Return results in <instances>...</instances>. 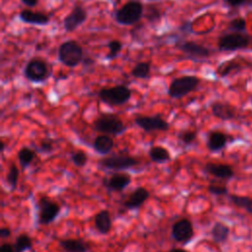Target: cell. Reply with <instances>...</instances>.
Returning a JSON list of instances; mask_svg holds the SVG:
<instances>
[{
	"instance_id": "cell-1",
	"label": "cell",
	"mask_w": 252,
	"mask_h": 252,
	"mask_svg": "<svg viewBox=\"0 0 252 252\" xmlns=\"http://www.w3.org/2000/svg\"><path fill=\"white\" fill-rule=\"evenodd\" d=\"M59 61L70 68L77 67L84 60V50L82 45L76 40H66L58 47Z\"/></svg>"
},
{
	"instance_id": "cell-2",
	"label": "cell",
	"mask_w": 252,
	"mask_h": 252,
	"mask_svg": "<svg viewBox=\"0 0 252 252\" xmlns=\"http://www.w3.org/2000/svg\"><path fill=\"white\" fill-rule=\"evenodd\" d=\"M97 96L100 101L109 106H119L129 101L132 96V91L125 85H116L99 90Z\"/></svg>"
},
{
	"instance_id": "cell-3",
	"label": "cell",
	"mask_w": 252,
	"mask_h": 252,
	"mask_svg": "<svg viewBox=\"0 0 252 252\" xmlns=\"http://www.w3.org/2000/svg\"><path fill=\"white\" fill-rule=\"evenodd\" d=\"M144 16V6L141 2L130 0L119 8L114 15L115 21L121 26H132Z\"/></svg>"
},
{
	"instance_id": "cell-4",
	"label": "cell",
	"mask_w": 252,
	"mask_h": 252,
	"mask_svg": "<svg viewBox=\"0 0 252 252\" xmlns=\"http://www.w3.org/2000/svg\"><path fill=\"white\" fill-rule=\"evenodd\" d=\"M200 79L194 75H184L174 78L168 86L167 94L171 98H181L194 92L200 85Z\"/></svg>"
},
{
	"instance_id": "cell-5",
	"label": "cell",
	"mask_w": 252,
	"mask_h": 252,
	"mask_svg": "<svg viewBox=\"0 0 252 252\" xmlns=\"http://www.w3.org/2000/svg\"><path fill=\"white\" fill-rule=\"evenodd\" d=\"M95 131L107 135H119L126 129L121 118L115 113H101L93 123Z\"/></svg>"
},
{
	"instance_id": "cell-6",
	"label": "cell",
	"mask_w": 252,
	"mask_h": 252,
	"mask_svg": "<svg viewBox=\"0 0 252 252\" xmlns=\"http://www.w3.org/2000/svg\"><path fill=\"white\" fill-rule=\"evenodd\" d=\"M36 208L37 222L42 225H46L54 221L61 211L59 204L47 196H42L38 199Z\"/></svg>"
},
{
	"instance_id": "cell-7",
	"label": "cell",
	"mask_w": 252,
	"mask_h": 252,
	"mask_svg": "<svg viewBox=\"0 0 252 252\" xmlns=\"http://www.w3.org/2000/svg\"><path fill=\"white\" fill-rule=\"evenodd\" d=\"M48 64L40 58H32L24 68V76L32 83H42L50 76Z\"/></svg>"
},
{
	"instance_id": "cell-8",
	"label": "cell",
	"mask_w": 252,
	"mask_h": 252,
	"mask_svg": "<svg viewBox=\"0 0 252 252\" xmlns=\"http://www.w3.org/2000/svg\"><path fill=\"white\" fill-rule=\"evenodd\" d=\"M251 41L252 37L249 35L243 32H232L224 33L219 37L218 48L220 51H235L246 48Z\"/></svg>"
},
{
	"instance_id": "cell-9",
	"label": "cell",
	"mask_w": 252,
	"mask_h": 252,
	"mask_svg": "<svg viewBox=\"0 0 252 252\" xmlns=\"http://www.w3.org/2000/svg\"><path fill=\"white\" fill-rule=\"evenodd\" d=\"M139 159L129 156L128 154H113L108 157L102 158L98 160V165L102 168L111 170L128 169L139 164Z\"/></svg>"
},
{
	"instance_id": "cell-10",
	"label": "cell",
	"mask_w": 252,
	"mask_h": 252,
	"mask_svg": "<svg viewBox=\"0 0 252 252\" xmlns=\"http://www.w3.org/2000/svg\"><path fill=\"white\" fill-rule=\"evenodd\" d=\"M176 48H178L183 54L187 56V58L199 61L208 58L211 55V50L200 43L191 40H177L175 44Z\"/></svg>"
},
{
	"instance_id": "cell-11",
	"label": "cell",
	"mask_w": 252,
	"mask_h": 252,
	"mask_svg": "<svg viewBox=\"0 0 252 252\" xmlns=\"http://www.w3.org/2000/svg\"><path fill=\"white\" fill-rule=\"evenodd\" d=\"M134 122L145 132L167 131L169 128L168 122L165 119H163V117L160 114H155L152 116L137 115L134 119Z\"/></svg>"
},
{
	"instance_id": "cell-12",
	"label": "cell",
	"mask_w": 252,
	"mask_h": 252,
	"mask_svg": "<svg viewBox=\"0 0 252 252\" xmlns=\"http://www.w3.org/2000/svg\"><path fill=\"white\" fill-rule=\"evenodd\" d=\"M194 236V228L191 220L180 219L171 226V237L181 244H187Z\"/></svg>"
},
{
	"instance_id": "cell-13",
	"label": "cell",
	"mask_w": 252,
	"mask_h": 252,
	"mask_svg": "<svg viewBox=\"0 0 252 252\" xmlns=\"http://www.w3.org/2000/svg\"><path fill=\"white\" fill-rule=\"evenodd\" d=\"M88 19L87 11L80 5H76L63 19V28L66 32H73Z\"/></svg>"
},
{
	"instance_id": "cell-14",
	"label": "cell",
	"mask_w": 252,
	"mask_h": 252,
	"mask_svg": "<svg viewBox=\"0 0 252 252\" xmlns=\"http://www.w3.org/2000/svg\"><path fill=\"white\" fill-rule=\"evenodd\" d=\"M131 182V175L124 172H116L106 176L102 180V185L108 192H121Z\"/></svg>"
},
{
	"instance_id": "cell-15",
	"label": "cell",
	"mask_w": 252,
	"mask_h": 252,
	"mask_svg": "<svg viewBox=\"0 0 252 252\" xmlns=\"http://www.w3.org/2000/svg\"><path fill=\"white\" fill-rule=\"evenodd\" d=\"M150 192L145 187H138L133 190L127 199L124 201L123 206L126 210H137L149 199Z\"/></svg>"
},
{
	"instance_id": "cell-16",
	"label": "cell",
	"mask_w": 252,
	"mask_h": 252,
	"mask_svg": "<svg viewBox=\"0 0 252 252\" xmlns=\"http://www.w3.org/2000/svg\"><path fill=\"white\" fill-rule=\"evenodd\" d=\"M249 66V63L246 60L243 59H230L223 61L221 64H220L216 70V73L219 77L223 78L226 77L234 72H239L240 70L246 68Z\"/></svg>"
},
{
	"instance_id": "cell-17",
	"label": "cell",
	"mask_w": 252,
	"mask_h": 252,
	"mask_svg": "<svg viewBox=\"0 0 252 252\" xmlns=\"http://www.w3.org/2000/svg\"><path fill=\"white\" fill-rule=\"evenodd\" d=\"M204 169L209 174H211L217 178L225 179V180L230 179L234 175V171H233L232 167L225 163H216V162L209 161L205 164Z\"/></svg>"
},
{
	"instance_id": "cell-18",
	"label": "cell",
	"mask_w": 252,
	"mask_h": 252,
	"mask_svg": "<svg viewBox=\"0 0 252 252\" xmlns=\"http://www.w3.org/2000/svg\"><path fill=\"white\" fill-rule=\"evenodd\" d=\"M212 113L215 117L226 121L231 120L236 116V110L235 108L230 105L229 103L222 102V101H215L211 105Z\"/></svg>"
},
{
	"instance_id": "cell-19",
	"label": "cell",
	"mask_w": 252,
	"mask_h": 252,
	"mask_svg": "<svg viewBox=\"0 0 252 252\" xmlns=\"http://www.w3.org/2000/svg\"><path fill=\"white\" fill-rule=\"evenodd\" d=\"M19 18L26 24L35 26H46L50 21L48 15L41 12H34L29 9L22 10L19 14Z\"/></svg>"
},
{
	"instance_id": "cell-20",
	"label": "cell",
	"mask_w": 252,
	"mask_h": 252,
	"mask_svg": "<svg viewBox=\"0 0 252 252\" xmlns=\"http://www.w3.org/2000/svg\"><path fill=\"white\" fill-rule=\"evenodd\" d=\"M59 246L64 252H88L89 244L82 238H65L59 240Z\"/></svg>"
},
{
	"instance_id": "cell-21",
	"label": "cell",
	"mask_w": 252,
	"mask_h": 252,
	"mask_svg": "<svg viewBox=\"0 0 252 252\" xmlns=\"http://www.w3.org/2000/svg\"><path fill=\"white\" fill-rule=\"evenodd\" d=\"M94 223L95 229L100 234H108L112 227V220L109 212L107 210L99 211L94 219Z\"/></svg>"
},
{
	"instance_id": "cell-22",
	"label": "cell",
	"mask_w": 252,
	"mask_h": 252,
	"mask_svg": "<svg viewBox=\"0 0 252 252\" xmlns=\"http://www.w3.org/2000/svg\"><path fill=\"white\" fill-rule=\"evenodd\" d=\"M227 142V136L220 131L210 132L207 140V147L211 152H219L223 149Z\"/></svg>"
},
{
	"instance_id": "cell-23",
	"label": "cell",
	"mask_w": 252,
	"mask_h": 252,
	"mask_svg": "<svg viewBox=\"0 0 252 252\" xmlns=\"http://www.w3.org/2000/svg\"><path fill=\"white\" fill-rule=\"evenodd\" d=\"M113 146H114L113 138L107 134H102V135L97 136L93 143L94 150L96 153H98L99 155L109 154L111 152Z\"/></svg>"
},
{
	"instance_id": "cell-24",
	"label": "cell",
	"mask_w": 252,
	"mask_h": 252,
	"mask_svg": "<svg viewBox=\"0 0 252 252\" xmlns=\"http://www.w3.org/2000/svg\"><path fill=\"white\" fill-rule=\"evenodd\" d=\"M211 235L215 242L223 243L226 241L229 235V227L223 222L217 221L211 229Z\"/></svg>"
},
{
	"instance_id": "cell-25",
	"label": "cell",
	"mask_w": 252,
	"mask_h": 252,
	"mask_svg": "<svg viewBox=\"0 0 252 252\" xmlns=\"http://www.w3.org/2000/svg\"><path fill=\"white\" fill-rule=\"evenodd\" d=\"M150 158L157 163H164L170 160L171 156L166 148L161 146H154L149 150Z\"/></svg>"
},
{
	"instance_id": "cell-26",
	"label": "cell",
	"mask_w": 252,
	"mask_h": 252,
	"mask_svg": "<svg viewBox=\"0 0 252 252\" xmlns=\"http://www.w3.org/2000/svg\"><path fill=\"white\" fill-rule=\"evenodd\" d=\"M151 63L148 61L138 62L131 70V75L136 79H147L150 77Z\"/></svg>"
},
{
	"instance_id": "cell-27",
	"label": "cell",
	"mask_w": 252,
	"mask_h": 252,
	"mask_svg": "<svg viewBox=\"0 0 252 252\" xmlns=\"http://www.w3.org/2000/svg\"><path fill=\"white\" fill-rule=\"evenodd\" d=\"M35 158V152L28 147H23L18 152V159L22 168H27Z\"/></svg>"
},
{
	"instance_id": "cell-28",
	"label": "cell",
	"mask_w": 252,
	"mask_h": 252,
	"mask_svg": "<svg viewBox=\"0 0 252 252\" xmlns=\"http://www.w3.org/2000/svg\"><path fill=\"white\" fill-rule=\"evenodd\" d=\"M13 245L15 248V252H25L27 250L32 249V241L27 233H21L16 237V240Z\"/></svg>"
},
{
	"instance_id": "cell-29",
	"label": "cell",
	"mask_w": 252,
	"mask_h": 252,
	"mask_svg": "<svg viewBox=\"0 0 252 252\" xmlns=\"http://www.w3.org/2000/svg\"><path fill=\"white\" fill-rule=\"evenodd\" d=\"M229 199L233 205L236 207L245 210L247 213L252 215V199L247 196H239V195H229Z\"/></svg>"
},
{
	"instance_id": "cell-30",
	"label": "cell",
	"mask_w": 252,
	"mask_h": 252,
	"mask_svg": "<svg viewBox=\"0 0 252 252\" xmlns=\"http://www.w3.org/2000/svg\"><path fill=\"white\" fill-rule=\"evenodd\" d=\"M19 176H20V170H19L18 166L15 163H11L8 167V172H7V175H6V181H7L8 185L10 186L12 191L17 189Z\"/></svg>"
},
{
	"instance_id": "cell-31",
	"label": "cell",
	"mask_w": 252,
	"mask_h": 252,
	"mask_svg": "<svg viewBox=\"0 0 252 252\" xmlns=\"http://www.w3.org/2000/svg\"><path fill=\"white\" fill-rule=\"evenodd\" d=\"M107 47H108V53L106 55V58L109 60H113L118 56V54L122 50L123 44L120 40L113 39L107 43Z\"/></svg>"
},
{
	"instance_id": "cell-32",
	"label": "cell",
	"mask_w": 252,
	"mask_h": 252,
	"mask_svg": "<svg viewBox=\"0 0 252 252\" xmlns=\"http://www.w3.org/2000/svg\"><path fill=\"white\" fill-rule=\"evenodd\" d=\"M177 138L178 140L183 144V145H191L197 138V132L196 131H193V130H189V129H186V130H182L178 133L177 135Z\"/></svg>"
},
{
	"instance_id": "cell-33",
	"label": "cell",
	"mask_w": 252,
	"mask_h": 252,
	"mask_svg": "<svg viewBox=\"0 0 252 252\" xmlns=\"http://www.w3.org/2000/svg\"><path fill=\"white\" fill-rule=\"evenodd\" d=\"M71 160L76 166L82 167V166H85L87 164L88 156L84 151L78 150V151H75L71 154Z\"/></svg>"
},
{
	"instance_id": "cell-34",
	"label": "cell",
	"mask_w": 252,
	"mask_h": 252,
	"mask_svg": "<svg viewBox=\"0 0 252 252\" xmlns=\"http://www.w3.org/2000/svg\"><path fill=\"white\" fill-rule=\"evenodd\" d=\"M228 30L235 32H244L246 31V21L241 18L237 17L235 19H232L228 23Z\"/></svg>"
},
{
	"instance_id": "cell-35",
	"label": "cell",
	"mask_w": 252,
	"mask_h": 252,
	"mask_svg": "<svg viewBox=\"0 0 252 252\" xmlns=\"http://www.w3.org/2000/svg\"><path fill=\"white\" fill-rule=\"evenodd\" d=\"M145 17L150 23H157L160 20V13H159L158 9L156 6L151 5L147 8V12L145 14Z\"/></svg>"
},
{
	"instance_id": "cell-36",
	"label": "cell",
	"mask_w": 252,
	"mask_h": 252,
	"mask_svg": "<svg viewBox=\"0 0 252 252\" xmlns=\"http://www.w3.org/2000/svg\"><path fill=\"white\" fill-rule=\"evenodd\" d=\"M208 191L212 195H216V196H224L228 193L226 186L218 185V184H210L208 186Z\"/></svg>"
},
{
	"instance_id": "cell-37",
	"label": "cell",
	"mask_w": 252,
	"mask_h": 252,
	"mask_svg": "<svg viewBox=\"0 0 252 252\" xmlns=\"http://www.w3.org/2000/svg\"><path fill=\"white\" fill-rule=\"evenodd\" d=\"M54 150V146L52 141L50 140H42L39 142L37 151H39L42 154H50Z\"/></svg>"
},
{
	"instance_id": "cell-38",
	"label": "cell",
	"mask_w": 252,
	"mask_h": 252,
	"mask_svg": "<svg viewBox=\"0 0 252 252\" xmlns=\"http://www.w3.org/2000/svg\"><path fill=\"white\" fill-rule=\"evenodd\" d=\"M180 31L181 32H185V33H191L193 32V27H192V23L189 21H186L184 23L181 24L180 26Z\"/></svg>"
},
{
	"instance_id": "cell-39",
	"label": "cell",
	"mask_w": 252,
	"mask_h": 252,
	"mask_svg": "<svg viewBox=\"0 0 252 252\" xmlns=\"http://www.w3.org/2000/svg\"><path fill=\"white\" fill-rule=\"evenodd\" d=\"M0 252H15L14 245H12L11 243L5 242L0 246Z\"/></svg>"
},
{
	"instance_id": "cell-40",
	"label": "cell",
	"mask_w": 252,
	"mask_h": 252,
	"mask_svg": "<svg viewBox=\"0 0 252 252\" xmlns=\"http://www.w3.org/2000/svg\"><path fill=\"white\" fill-rule=\"evenodd\" d=\"M247 0H224V2L230 7H238L244 4Z\"/></svg>"
},
{
	"instance_id": "cell-41",
	"label": "cell",
	"mask_w": 252,
	"mask_h": 252,
	"mask_svg": "<svg viewBox=\"0 0 252 252\" xmlns=\"http://www.w3.org/2000/svg\"><path fill=\"white\" fill-rule=\"evenodd\" d=\"M11 229L9 228V227H2L1 229H0V237L1 238H8V237H10V235H11Z\"/></svg>"
},
{
	"instance_id": "cell-42",
	"label": "cell",
	"mask_w": 252,
	"mask_h": 252,
	"mask_svg": "<svg viewBox=\"0 0 252 252\" xmlns=\"http://www.w3.org/2000/svg\"><path fill=\"white\" fill-rule=\"evenodd\" d=\"M21 2L27 6V7H30V8H32V7H35L38 3V0H21Z\"/></svg>"
},
{
	"instance_id": "cell-43",
	"label": "cell",
	"mask_w": 252,
	"mask_h": 252,
	"mask_svg": "<svg viewBox=\"0 0 252 252\" xmlns=\"http://www.w3.org/2000/svg\"><path fill=\"white\" fill-rule=\"evenodd\" d=\"M168 252H188V251L183 248H172Z\"/></svg>"
},
{
	"instance_id": "cell-44",
	"label": "cell",
	"mask_w": 252,
	"mask_h": 252,
	"mask_svg": "<svg viewBox=\"0 0 252 252\" xmlns=\"http://www.w3.org/2000/svg\"><path fill=\"white\" fill-rule=\"evenodd\" d=\"M0 146H1V153L4 152V149H5V143L3 141L0 142Z\"/></svg>"
},
{
	"instance_id": "cell-45",
	"label": "cell",
	"mask_w": 252,
	"mask_h": 252,
	"mask_svg": "<svg viewBox=\"0 0 252 252\" xmlns=\"http://www.w3.org/2000/svg\"><path fill=\"white\" fill-rule=\"evenodd\" d=\"M150 1H154V0H150Z\"/></svg>"
}]
</instances>
